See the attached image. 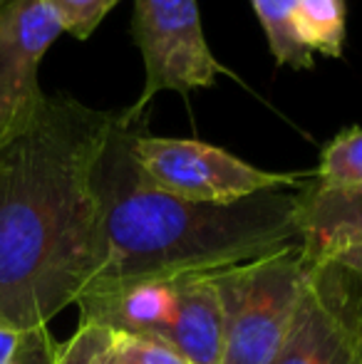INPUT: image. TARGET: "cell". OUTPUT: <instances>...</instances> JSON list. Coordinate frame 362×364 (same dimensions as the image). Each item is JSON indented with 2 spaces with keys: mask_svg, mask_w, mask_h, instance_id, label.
Returning <instances> with one entry per match:
<instances>
[{
  "mask_svg": "<svg viewBox=\"0 0 362 364\" xmlns=\"http://www.w3.org/2000/svg\"><path fill=\"white\" fill-rule=\"evenodd\" d=\"M115 122L68 95L45 97L0 149V325L48 327L105 263L92 171Z\"/></svg>",
  "mask_w": 362,
  "mask_h": 364,
  "instance_id": "6da1fadb",
  "label": "cell"
},
{
  "mask_svg": "<svg viewBox=\"0 0 362 364\" xmlns=\"http://www.w3.org/2000/svg\"><path fill=\"white\" fill-rule=\"evenodd\" d=\"M144 124L147 114L115 112L92 171L105 250L92 283L213 273L298 243L300 188L196 203L147 183L134 159V139Z\"/></svg>",
  "mask_w": 362,
  "mask_h": 364,
  "instance_id": "7a4b0ae2",
  "label": "cell"
},
{
  "mask_svg": "<svg viewBox=\"0 0 362 364\" xmlns=\"http://www.w3.org/2000/svg\"><path fill=\"white\" fill-rule=\"evenodd\" d=\"M80 325L159 342L188 364H221V305L211 273L102 280L75 300Z\"/></svg>",
  "mask_w": 362,
  "mask_h": 364,
  "instance_id": "3957f363",
  "label": "cell"
},
{
  "mask_svg": "<svg viewBox=\"0 0 362 364\" xmlns=\"http://www.w3.org/2000/svg\"><path fill=\"white\" fill-rule=\"evenodd\" d=\"M310 260L303 243L213 270L221 305V364H273L288 335Z\"/></svg>",
  "mask_w": 362,
  "mask_h": 364,
  "instance_id": "277c9868",
  "label": "cell"
},
{
  "mask_svg": "<svg viewBox=\"0 0 362 364\" xmlns=\"http://www.w3.org/2000/svg\"><path fill=\"white\" fill-rule=\"evenodd\" d=\"M134 159L147 183L196 203H233L283 188L298 191L313 178L303 171H266L206 141L154 136L147 124L134 139Z\"/></svg>",
  "mask_w": 362,
  "mask_h": 364,
  "instance_id": "5b68a950",
  "label": "cell"
},
{
  "mask_svg": "<svg viewBox=\"0 0 362 364\" xmlns=\"http://www.w3.org/2000/svg\"><path fill=\"white\" fill-rule=\"evenodd\" d=\"M132 38L144 65L142 95L127 107L132 114H147V105L164 90L186 97L231 75L208 48L196 0H134Z\"/></svg>",
  "mask_w": 362,
  "mask_h": 364,
  "instance_id": "8992f818",
  "label": "cell"
},
{
  "mask_svg": "<svg viewBox=\"0 0 362 364\" xmlns=\"http://www.w3.org/2000/svg\"><path fill=\"white\" fill-rule=\"evenodd\" d=\"M273 364H362V273L310 260Z\"/></svg>",
  "mask_w": 362,
  "mask_h": 364,
  "instance_id": "52a82bcc",
  "label": "cell"
},
{
  "mask_svg": "<svg viewBox=\"0 0 362 364\" xmlns=\"http://www.w3.org/2000/svg\"><path fill=\"white\" fill-rule=\"evenodd\" d=\"M65 35L45 0H0V149L28 129L48 95L40 63Z\"/></svg>",
  "mask_w": 362,
  "mask_h": 364,
  "instance_id": "ba28073f",
  "label": "cell"
},
{
  "mask_svg": "<svg viewBox=\"0 0 362 364\" xmlns=\"http://www.w3.org/2000/svg\"><path fill=\"white\" fill-rule=\"evenodd\" d=\"M298 233L308 260L362 245V186L323 188L310 178L298 191Z\"/></svg>",
  "mask_w": 362,
  "mask_h": 364,
  "instance_id": "9c48e42d",
  "label": "cell"
},
{
  "mask_svg": "<svg viewBox=\"0 0 362 364\" xmlns=\"http://www.w3.org/2000/svg\"><path fill=\"white\" fill-rule=\"evenodd\" d=\"M295 3L298 0H251L275 65L280 68L288 65L293 70H313V53L300 38Z\"/></svg>",
  "mask_w": 362,
  "mask_h": 364,
  "instance_id": "30bf717a",
  "label": "cell"
},
{
  "mask_svg": "<svg viewBox=\"0 0 362 364\" xmlns=\"http://www.w3.org/2000/svg\"><path fill=\"white\" fill-rule=\"evenodd\" d=\"M295 20L310 53L325 58H343L348 35V5L345 0H298Z\"/></svg>",
  "mask_w": 362,
  "mask_h": 364,
  "instance_id": "8fae6325",
  "label": "cell"
},
{
  "mask_svg": "<svg viewBox=\"0 0 362 364\" xmlns=\"http://www.w3.org/2000/svg\"><path fill=\"white\" fill-rule=\"evenodd\" d=\"M313 181L323 188L362 186V127L343 129L323 149Z\"/></svg>",
  "mask_w": 362,
  "mask_h": 364,
  "instance_id": "7c38bea8",
  "label": "cell"
},
{
  "mask_svg": "<svg viewBox=\"0 0 362 364\" xmlns=\"http://www.w3.org/2000/svg\"><path fill=\"white\" fill-rule=\"evenodd\" d=\"M55 364H117L112 332L100 325H80L68 342L58 345Z\"/></svg>",
  "mask_w": 362,
  "mask_h": 364,
  "instance_id": "4fadbf2b",
  "label": "cell"
},
{
  "mask_svg": "<svg viewBox=\"0 0 362 364\" xmlns=\"http://www.w3.org/2000/svg\"><path fill=\"white\" fill-rule=\"evenodd\" d=\"M63 30L78 40H87L112 10L110 0H45Z\"/></svg>",
  "mask_w": 362,
  "mask_h": 364,
  "instance_id": "5bb4252c",
  "label": "cell"
},
{
  "mask_svg": "<svg viewBox=\"0 0 362 364\" xmlns=\"http://www.w3.org/2000/svg\"><path fill=\"white\" fill-rule=\"evenodd\" d=\"M112 332V347H115L117 364H188L176 352L159 342L144 340V337L124 335V332Z\"/></svg>",
  "mask_w": 362,
  "mask_h": 364,
  "instance_id": "9a60e30c",
  "label": "cell"
},
{
  "mask_svg": "<svg viewBox=\"0 0 362 364\" xmlns=\"http://www.w3.org/2000/svg\"><path fill=\"white\" fill-rule=\"evenodd\" d=\"M55 352H58L55 337L50 335L48 327H38L25 332V342L15 364H55Z\"/></svg>",
  "mask_w": 362,
  "mask_h": 364,
  "instance_id": "2e32d148",
  "label": "cell"
},
{
  "mask_svg": "<svg viewBox=\"0 0 362 364\" xmlns=\"http://www.w3.org/2000/svg\"><path fill=\"white\" fill-rule=\"evenodd\" d=\"M23 342H25V332L10 330V327L0 325V364H15Z\"/></svg>",
  "mask_w": 362,
  "mask_h": 364,
  "instance_id": "e0dca14e",
  "label": "cell"
},
{
  "mask_svg": "<svg viewBox=\"0 0 362 364\" xmlns=\"http://www.w3.org/2000/svg\"><path fill=\"white\" fill-rule=\"evenodd\" d=\"M328 260H338V263L348 265V268L358 270V273H362V245H358V248H348L343 250V253H338L335 258H328Z\"/></svg>",
  "mask_w": 362,
  "mask_h": 364,
  "instance_id": "ac0fdd59",
  "label": "cell"
},
{
  "mask_svg": "<svg viewBox=\"0 0 362 364\" xmlns=\"http://www.w3.org/2000/svg\"><path fill=\"white\" fill-rule=\"evenodd\" d=\"M117 3H119V0H110V5H112V8H115Z\"/></svg>",
  "mask_w": 362,
  "mask_h": 364,
  "instance_id": "d6986e66",
  "label": "cell"
}]
</instances>
